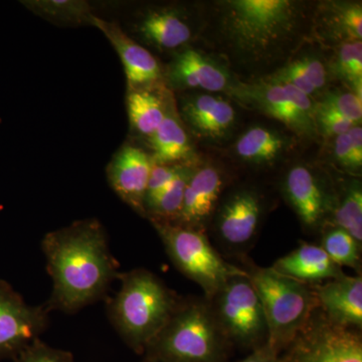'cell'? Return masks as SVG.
<instances>
[{
	"label": "cell",
	"instance_id": "6da1fadb",
	"mask_svg": "<svg viewBox=\"0 0 362 362\" xmlns=\"http://www.w3.org/2000/svg\"><path fill=\"white\" fill-rule=\"evenodd\" d=\"M313 7L296 0L214 1L199 35L232 73L264 78L310 40Z\"/></svg>",
	"mask_w": 362,
	"mask_h": 362
},
{
	"label": "cell",
	"instance_id": "7a4b0ae2",
	"mask_svg": "<svg viewBox=\"0 0 362 362\" xmlns=\"http://www.w3.org/2000/svg\"><path fill=\"white\" fill-rule=\"evenodd\" d=\"M52 278L49 311L73 314L99 301L119 278L108 235L97 218L76 221L47 233L42 240Z\"/></svg>",
	"mask_w": 362,
	"mask_h": 362
},
{
	"label": "cell",
	"instance_id": "3957f363",
	"mask_svg": "<svg viewBox=\"0 0 362 362\" xmlns=\"http://www.w3.org/2000/svg\"><path fill=\"white\" fill-rule=\"evenodd\" d=\"M120 289L107 306L109 320L125 344L143 354L168 322L180 301L146 269L120 273Z\"/></svg>",
	"mask_w": 362,
	"mask_h": 362
},
{
	"label": "cell",
	"instance_id": "277c9868",
	"mask_svg": "<svg viewBox=\"0 0 362 362\" xmlns=\"http://www.w3.org/2000/svg\"><path fill=\"white\" fill-rule=\"evenodd\" d=\"M228 346L209 300L180 298L168 322L143 354L151 362H223Z\"/></svg>",
	"mask_w": 362,
	"mask_h": 362
},
{
	"label": "cell",
	"instance_id": "5b68a950",
	"mask_svg": "<svg viewBox=\"0 0 362 362\" xmlns=\"http://www.w3.org/2000/svg\"><path fill=\"white\" fill-rule=\"evenodd\" d=\"M258 293L269 331V344L280 356L308 323L318 303L311 285L270 268L245 269Z\"/></svg>",
	"mask_w": 362,
	"mask_h": 362
},
{
	"label": "cell",
	"instance_id": "8992f818",
	"mask_svg": "<svg viewBox=\"0 0 362 362\" xmlns=\"http://www.w3.org/2000/svg\"><path fill=\"white\" fill-rule=\"evenodd\" d=\"M169 258L180 273L201 286L211 299L233 278L247 275L226 262L207 239L206 232L176 223L151 221Z\"/></svg>",
	"mask_w": 362,
	"mask_h": 362
},
{
	"label": "cell",
	"instance_id": "52a82bcc",
	"mask_svg": "<svg viewBox=\"0 0 362 362\" xmlns=\"http://www.w3.org/2000/svg\"><path fill=\"white\" fill-rule=\"evenodd\" d=\"M209 301L228 344L254 350L268 343L265 313L249 275L233 278Z\"/></svg>",
	"mask_w": 362,
	"mask_h": 362
},
{
	"label": "cell",
	"instance_id": "ba28073f",
	"mask_svg": "<svg viewBox=\"0 0 362 362\" xmlns=\"http://www.w3.org/2000/svg\"><path fill=\"white\" fill-rule=\"evenodd\" d=\"M280 362H362L361 332L331 322L318 307Z\"/></svg>",
	"mask_w": 362,
	"mask_h": 362
},
{
	"label": "cell",
	"instance_id": "9c48e42d",
	"mask_svg": "<svg viewBox=\"0 0 362 362\" xmlns=\"http://www.w3.org/2000/svg\"><path fill=\"white\" fill-rule=\"evenodd\" d=\"M204 13L183 4L150 6L138 11L130 32L138 44L158 52H175L201 33Z\"/></svg>",
	"mask_w": 362,
	"mask_h": 362
},
{
	"label": "cell",
	"instance_id": "30bf717a",
	"mask_svg": "<svg viewBox=\"0 0 362 362\" xmlns=\"http://www.w3.org/2000/svg\"><path fill=\"white\" fill-rule=\"evenodd\" d=\"M282 192L304 228L322 230L329 223L337 192L315 169L304 164L293 166L283 178Z\"/></svg>",
	"mask_w": 362,
	"mask_h": 362
},
{
	"label": "cell",
	"instance_id": "8fae6325",
	"mask_svg": "<svg viewBox=\"0 0 362 362\" xmlns=\"http://www.w3.org/2000/svg\"><path fill=\"white\" fill-rule=\"evenodd\" d=\"M49 313L45 303H26L13 286L0 279V361L13 359L47 330Z\"/></svg>",
	"mask_w": 362,
	"mask_h": 362
},
{
	"label": "cell",
	"instance_id": "7c38bea8",
	"mask_svg": "<svg viewBox=\"0 0 362 362\" xmlns=\"http://www.w3.org/2000/svg\"><path fill=\"white\" fill-rule=\"evenodd\" d=\"M216 233L230 254H243L257 238L265 211L263 197L255 188L233 190L216 207Z\"/></svg>",
	"mask_w": 362,
	"mask_h": 362
},
{
	"label": "cell",
	"instance_id": "4fadbf2b",
	"mask_svg": "<svg viewBox=\"0 0 362 362\" xmlns=\"http://www.w3.org/2000/svg\"><path fill=\"white\" fill-rule=\"evenodd\" d=\"M166 78L173 89L225 92L233 98L240 84L221 59L192 47L176 52L168 66Z\"/></svg>",
	"mask_w": 362,
	"mask_h": 362
},
{
	"label": "cell",
	"instance_id": "5bb4252c",
	"mask_svg": "<svg viewBox=\"0 0 362 362\" xmlns=\"http://www.w3.org/2000/svg\"><path fill=\"white\" fill-rule=\"evenodd\" d=\"M180 117L199 139L223 141L235 127L233 105L225 98L209 93H194L180 100Z\"/></svg>",
	"mask_w": 362,
	"mask_h": 362
},
{
	"label": "cell",
	"instance_id": "9a60e30c",
	"mask_svg": "<svg viewBox=\"0 0 362 362\" xmlns=\"http://www.w3.org/2000/svg\"><path fill=\"white\" fill-rule=\"evenodd\" d=\"M89 25L98 28L113 45L122 62L129 87L158 85L162 78L160 65L144 45L138 44L116 21L90 14Z\"/></svg>",
	"mask_w": 362,
	"mask_h": 362
},
{
	"label": "cell",
	"instance_id": "2e32d148",
	"mask_svg": "<svg viewBox=\"0 0 362 362\" xmlns=\"http://www.w3.org/2000/svg\"><path fill=\"white\" fill-rule=\"evenodd\" d=\"M152 165L151 156L144 150L126 145L117 152L107 168L112 189L142 216H145L144 202Z\"/></svg>",
	"mask_w": 362,
	"mask_h": 362
},
{
	"label": "cell",
	"instance_id": "e0dca14e",
	"mask_svg": "<svg viewBox=\"0 0 362 362\" xmlns=\"http://www.w3.org/2000/svg\"><path fill=\"white\" fill-rule=\"evenodd\" d=\"M233 98L280 121L300 137L313 138L318 133L316 126L307 123L298 115L284 88L279 83L267 78H259L252 83L240 81Z\"/></svg>",
	"mask_w": 362,
	"mask_h": 362
},
{
	"label": "cell",
	"instance_id": "ac0fdd59",
	"mask_svg": "<svg viewBox=\"0 0 362 362\" xmlns=\"http://www.w3.org/2000/svg\"><path fill=\"white\" fill-rule=\"evenodd\" d=\"M225 178L218 168L204 165L195 168L185 188V199L176 225L206 232V225L216 213Z\"/></svg>",
	"mask_w": 362,
	"mask_h": 362
},
{
	"label": "cell",
	"instance_id": "d6986e66",
	"mask_svg": "<svg viewBox=\"0 0 362 362\" xmlns=\"http://www.w3.org/2000/svg\"><path fill=\"white\" fill-rule=\"evenodd\" d=\"M312 289L319 308L328 320L341 327L361 331V275H344L322 285L312 286Z\"/></svg>",
	"mask_w": 362,
	"mask_h": 362
},
{
	"label": "cell",
	"instance_id": "ffe728a7",
	"mask_svg": "<svg viewBox=\"0 0 362 362\" xmlns=\"http://www.w3.org/2000/svg\"><path fill=\"white\" fill-rule=\"evenodd\" d=\"M312 37L326 45L362 40L361 2L323 1L313 7Z\"/></svg>",
	"mask_w": 362,
	"mask_h": 362
},
{
	"label": "cell",
	"instance_id": "44dd1931",
	"mask_svg": "<svg viewBox=\"0 0 362 362\" xmlns=\"http://www.w3.org/2000/svg\"><path fill=\"white\" fill-rule=\"evenodd\" d=\"M272 268L307 285L342 277L341 267L337 265L318 245L301 243L294 251L278 259Z\"/></svg>",
	"mask_w": 362,
	"mask_h": 362
},
{
	"label": "cell",
	"instance_id": "7402d4cb",
	"mask_svg": "<svg viewBox=\"0 0 362 362\" xmlns=\"http://www.w3.org/2000/svg\"><path fill=\"white\" fill-rule=\"evenodd\" d=\"M173 104L154 134L149 138L154 164L178 165L192 163L194 147L185 126L173 110Z\"/></svg>",
	"mask_w": 362,
	"mask_h": 362
},
{
	"label": "cell",
	"instance_id": "603a6c76",
	"mask_svg": "<svg viewBox=\"0 0 362 362\" xmlns=\"http://www.w3.org/2000/svg\"><path fill=\"white\" fill-rule=\"evenodd\" d=\"M293 140L277 130L254 126L240 135L235 152L240 160L252 165H269L278 161L291 147Z\"/></svg>",
	"mask_w": 362,
	"mask_h": 362
},
{
	"label": "cell",
	"instance_id": "cb8c5ba5",
	"mask_svg": "<svg viewBox=\"0 0 362 362\" xmlns=\"http://www.w3.org/2000/svg\"><path fill=\"white\" fill-rule=\"evenodd\" d=\"M329 70L315 54H298L284 66L263 78L277 83H288L308 96L325 89L329 81Z\"/></svg>",
	"mask_w": 362,
	"mask_h": 362
},
{
	"label": "cell",
	"instance_id": "d4e9b609",
	"mask_svg": "<svg viewBox=\"0 0 362 362\" xmlns=\"http://www.w3.org/2000/svg\"><path fill=\"white\" fill-rule=\"evenodd\" d=\"M171 101L166 102L157 85L129 87L127 95L128 115L131 126L140 135L151 137L168 115Z\"/></svg>",
	"mask_w": 362,
	"mask_h": 362
},
{
	"label": "cell",
	"instance_id": "484cf974",
	"mask_svg": "<svg viewBox=\"0 0 362 362\" xmlns=\"http://www.w3.org/2000/svg\"><path fill=\"white\" fill-rule=\"evenodd\" d=\"M328 225L338 226L362 246V187L359 180H351L337 194V206ZM327 225V226H328Z\"/></svg>",
	"mask_w": 362,
	"mask_h": 362
},
{
	"label": "cell",
	"instance_id": "4316f807",
	"mask_svg": "<svg viewBox=\"0 0 362 362\" xmlns=\"http://www.w3.org/2000/svg\"><path fill=\"white\" fill-rule=\"evenodd\" d=\"M194 169V163L182 165L175 180L169 183L156 201L146 209V218L150 221L173 223L177 221L182 209L185 188Z\"/></svg>",
	"mask_w": 362,
	"mask_h": 362
},
{
	"label": "cell",
	"instance_id": "83f0119b",
	"mask_svg": "<svg viewBox=\"0 0 362 362\" xmlns=\"http://www.w3.org/2000/svg\"><path fill=\"white\" fill-rule=\"evenodd\" d=\"M23 6L45 20L58 25L89 23L90 6L81 0H33L23 1Z\"/></svg>",
	"mask_w": 362,
	"mask_h": 362
},
{
	"label": "cell",
	"instance_id": "f1b7e54d",
	"mask_svg": "<svg viewBox=\"0 0 362 362\" xmlns=\"http://www.w3.org/2000/svg\"><path fill=\"white\" fill-rule=\"evenodd\" d=\"M329 73L351 87L352 92L362 99V42H344L335 47Z\"/></svg>",
	"mask_w": 362,
	"mask_h": 362
},
{
	"label": "cell",
	"instance_id": "f546056e",
	"mask_svg": "<svg viewBox=\"0 0 362 362\" xmlns=\"http://www.w3.org/2000/svg\"><path fill=\"white\" fill-rule=\"evenodd\" d=\"M320 247L337 265L361 271V246L343 228L324 226Z\"/></svg>",
	"mask_w": 362,
	"mask_h": 362
},
{
	"label": "cell",
	"instance_id": "4dcf8cb0",
	"mask_svg": "<svg viewBox=\"0 0 362 362\" xmlns=\"http://www.w3.org/2000/svg\"><path fill=\"white\" fill-rule=\"evenodd\" d=\"M317 104L339 114L356 125H361L362 99L351 90L337 89L324 93Z\"/></svg>",
	"mask_w": 362,
	"mask_h": 362
},
{
	"label": "cell",
	"instance_id": "1f68e13d",
	"mask_svg": "<svg viewBox=\"0 0 362 362\" xmlns=\"http://www.w3.org/2000/svg\"><path fill=\"white\" fill-rule=\"evenodd\" d=\"M13 362H75V358L68 350L56 349L37 339L14 357Z\"/></svg>",
	"mask_w": 362,
	"mask_h": 362
},
{
	"label": "cell",
	"instance_id": "d6a6232c",
	"mask_svg": "<svg viewBox=\"0 0 362 362\" xmlns=\"http://www.w3.org/2000/svg\"><path fill=\"white\" fill-rule=\"evenodd\" d=\"M182 165L185 164L166 165V164L153 163L150 173L148 185H147L146 197H145V216H146V209L156 201L157 197L168 187L169 183L175 180Z\"/></svg>",
	"mask_w": 362,
	"mask_h": 362
},
{
	"label": "cell",
	"instance_id": "836d02e7",
	"mask_svg": "<svg viewBox=\"0 0 362 362\" xmlns=\"http://www.w3.org/2000/svg\"><path fill=\"white\" fill-rule=\"evenodd\" d=\"M315 123L317 132L328 136V137H337L338 135L349 132L356 124L350 122L344 117L339 114L324 108L316 103Z\"/></svg>",
	"mask_w": 362,
	"mask_h": 362
},
{
	"label": "cell",
	"instance_id": "e575fe53",
	"mask_svg": "<svg viewBox=\"0 0 362 362\" xmlns=\"http://www.w3.org/2000/svg\"><path fill=\"white\" fill-rule=\"evenodd\" d=\"M334 156L335 160L341 168L351 173H356L352 156L351 139L349 132L335 137Z\"/></svg>",
	"mask_w": 362,
	"mask_h": 362
},
{
	"label": "cell",
	"instance_id": "d590c367",
	"mask_svg": "<svg viewBox=\"0 0 362 362\" xmlns=\"http://www.w3.org/2000/svg\"><path fill=\"white\" fill-rule=\"evenodd\" d=\"M239 362H280V356L267 343L263 346L252 350L249 356Z\"/></svg>",
	"mask_w": 362,
	"mask_h": 362
},
{
	"label": "cell",
	"instance_id": "8d00e7d4",
	"mask_svg": "<svg viewBox=\"0 0 362 362\" xmlns=\"http://www.w3.org/2000/svg\"><path fill=\"white\" fill-rule=\"evenodd\" d=\"M351 139L352 156H354V168L356 173L361 170L362 166V128L361 125H354L349 131Z\"/></svg>",
	"mask_w": 362,
	"mask_h": 362
},
{
	"label": "cell",
	"instance_id": "74e56055",
	"mask_svg": "<svg viewBox=\"0 0 362 362\" xmlns=\"http://www.w3.org/2000/svg\"><path fill=\"white\" fill-rule=\"evenodd\" d=\"M143 362H151V361H146V359H144V361H143Z\"/></svg>",
	"mask_w": 362,
	"mask_h": 362
}]
</instances>
